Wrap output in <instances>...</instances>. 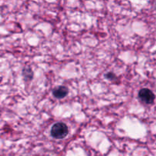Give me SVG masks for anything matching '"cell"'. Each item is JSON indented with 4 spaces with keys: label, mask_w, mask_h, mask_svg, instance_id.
Here are the masks:
<instances>
[{
    "label": "cell",
    "mask_w": 156,
    "mask_h": 156,
    "mask_svg": "<svg viewBox=\"0 0 156 156\" xmlns=\"http://www.w3.org/2000/svg\"><path fill=\"white\" fill-rule=\"evenodd\" d=\"M68 133L69 129L66 124L62 123V122H59L53 125L50 133L53 138L57 139V140H62L68 135Z\"/></svg>",
    "instance_id": "cell-1"
},
{
    "label": "cell",
    "mask_w": 156,
    "mask_h": 156,
    "mask_svg": "<svg viewBox=\"0 0 156 156\" xmlns=\"http://www.w3.org/2000/svg\"><path fill=\"white\" fill-rule=\"evenodd\" d=\"M139 98L143 103L151 105L154 102L155 96L154 93L149 88H143L139 91Z\"/></svg>",
    "instance_id": "cell-2"
},
{
    "label": "cell",
    "mask_w": 156,
    "mask_h": 156,
    "mask_svg": "<svg viewBox=\"0 0 156 156\" xmlns=\"http://www.w3.org/2000/svg\"><path fill=\"white\" fill-rule=\"evenodd\" d=\"M53 94L56 98H63L68 94V88L65 86H59L53 90Z\"/></svg>",
    "instance_id": "cell-3"
},
{
    "label": "cell",
    "mask_w": 156,
    "mask_h": 156,
    "mask_svg": "<svg viewBox=\"0 0 156 156\" xmlns=\"http://www.w3.org/2000/svg\"><path fill=\"white\" fill-rule=\"evenodd\" d=\"M23 76H24V79L26 80H31L33 79L34 73L30 67L27 66L25 68H24V69H23Z\"/></svg>",
    "instance_id": "cell-4"
},
{
    "label": "cell",
    "mask_w": 156,
    "mask_h": 156,
    "mask_svg": "<svg viewBox=\"0 0 156 156\" xmlns=\"http://www.w3.org/2000/svg\"><path fill=\"white\" fill-rule=\"evenodd\" d=\"M106 77H107V79H110V80H114L115 79H117L116 76L113 73H107Z\"/></svg>",
    "instance_id": "cell-5"
}]
</instances>
